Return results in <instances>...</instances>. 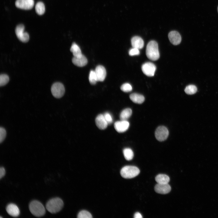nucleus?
Wrapping results in <instances>:
<instances>
[{
    "label": "nucleus",
    "mask_w": 218,
    "mask_h": 218,
    "mask_svg": "<svg viewBox=\"0 0 218 218\" xmlns=\"http://www.w3.org/2000/svg\"><path fill=\"white\" fill-rule=\"evenodd\" d=\"M5 168L1 167L0 168V178L1 179L5 175Z\"/></svg>",
    "instance_id": "obj_32"
},
{
    "label": "nucleus",
    "mask_w": 218,
    "mask_h": 218,
    "mask_svg": "<svg viewBox=\"0 0 218 218\" xmlns=\"http://www.w3.org/2000/svg\"><path fill=\"white\" fill-rule=\"evenodd\" d=\"M72 62L75 65L82 67L87 64L88 60L86 58L83 54L80 57H74L72 59Z\"/></svg>",
    "instance_id": "obj_16"
},
{
    "label": "nucleus",
    "mask_w": 218,
    "mask_h": 218,
    "mask_svg": "<svg viewBox=\"0 0 218 218\" xmlns=\"http://www.w3.org/2000/svg\"><path fill=\"white\" fill-rule=\"evenodd\" d=\"M140 53L139 49L134 48L130 49L129 51V54L131 56L138 55Z\"/></svg>",
    "instance_id": "obj_31"
},
{
    "label": "nucleus",
    "mask_w": 218,
    "mask_h": 218,
    "mask_svg": "<svg viewBox=\"0 0 218 218\" xmlns=\"http://www.w3.org/2000/svg\"><path fill=\"white\" fill-rule=\"evenodd\" d=\"M70 51L72 53L74 57H80L83 55L80 47L75 43H72L70 48Z\"/></svg>",
    "instance_id": "obj_19"
},
{
    "label": "nucleus",
    "mask_w": 218,
    "mask_h": 218,
    "mask_svg": "<svg viewBox=\"0 0 218 218\" xmlns=\"http://www.w3.org/2000/svg\"><path fill=\"white\" fill-rule=\"evenodd\" d=\"M98 81H104L106 76V71L105 68L101 65L97 66L94 70Z\"/></svg>",
    "instance_id": "obj_13"
},
{
    "label": "nucleus",
    "mask_w": 218,
    "mask_h": 218,
    "mask_svg": "<svg viewBox=\"0 0 218 218\" xmlns=\"http://www.w3.org/2000/svg\"><path fill=\"white\" fill-rule=\"evenodd\" d=\"M197 90V87L193 85H190L187 86L184 91L188 94H193L195 93Z\"/></svg>",
    "instance_id": "obj_24"
},
{
    "label": "nucleus",
    "mask_w": 218,
    "mask_h": 218,
    "mask_svg": "<svg viewBox=\"0 0 218 218\" xmlns=\"http://www.w3.org/2000/svg\"><path fill=\"white\" fill-rule=\"evenodd\" d=\"M140 172V170L137 167L132 166H126L121 169L120 173L123 177L130 179L137 176Z\"/></svg>",
    "instance_id": "obj_4"
},
{
    "label": "nucleus",
    "mask_w": 218,
    "mask_h": 218,
    "mask_svg": "<svg viewBox=\"0 0 218 218\" xmlns=\"http://www.w3.org/2000/svg\"><path fill=\"white\" fill-rule=\"evenodd\" d=\"M64 205L62 200L59 198L55 197L50 199L47 202L46 207L47 210L52 213L59 212Z\"/></svg>",
    "instance_id": "obj_2"
},
{
    "label": "nucleus",
    "mask_w": 218,
    "mask_h": 218,
    "mask_svg": "<svg viewBox=\"0 0 218 218\" xmlns=\"http://www.w3.org/2000/svg\"><path fill=\"white\" fill-rule=\"evenodd\" d=\"M131 44L133 48L138 49H142L144 46V42L142 39L138 36L133 37L131 39Z\"/></svg>",
    "instance_id": "obj_17"
},
{
    "label": "nucleus",
    "mask_w": 218,
    "mask_h": 218,
    "mask_svg": "<svg viewBox=\"0 0 218 218\" xmlns=\"http://www.w3.org/2000/svg\"><path fill=\"white\" fill-rule=\"evenodd\" d=\"M34 4V0H17L15 2L17 8L25 10L31 9Z\"/></svg>",
    "instance_id": "obj_9"
},
{
    "label": "nucleus",
    "mask_w": 218,
    "mask_h": 218,
    "mask_svg": "<svg viewBox=\"0 0 218 218\" xmlns=\"http://www.w3.org/2000/svg\"><path fill=\"white\" fill-rule=\"evenodd\" d=\"M156 66L150 62H146L143 64L141 67L143 73L147 76H154L156 70Z\"/></svg>",
    "instance_id": "obj_8"
},
{
    "label": "nucleus",
    "mask_w": 218,
    "mask_h": 218,
    "mask_svg": "<svg viewBox=\"0 0 218 218\" xmlns=\"http://www.w3.org/2000/svg\"><path fill=\"white\" fill-rule=\"evenodd\" d=\"M6 134L5 129L3 127L0 128V143H2L5 139Z\"/></svg>",
    "instance_id": "obj_30"
},
{
    "label": "nucleus",
    "mask_w": 218,
    "mask_h": 218,
    "mask_svg": "<svg viewBox=\"0 0 218 218\" xmlns=\"http://www.w3.org/2000/svg\"><path fill=\"white\" fill-rule=\"evenodd\" d=\"M6 210L10 215L14 217H17L20 214V210L18 207L13 203L8 204L6 206Z\"/></svg>",
    "instance_id": "obj_14"
},
{
    "label": "nucleus",
    "mask_w": 218,
    "mask_h": 218,
    "mask_svg": "<svg viewBox=\"0 0 218 218\" xmlns=\"http://www.w3.org/2000/svg\"><path fill=\"white\" fill-rule=\"evenodd\" d=\"M29 210L31 213L36 217H41L44 215L45 210L43 204L40 202L33 200L29 205Z\"/></svg>",
    "instance_id": "obj_3"
},
{
    "label": "nucleus",
    "mask_w": 218,
    "mask_h": 218,
    "mask_svg": "<svg viewBox=\"0 0 218 218\" xmlns=\"http://www.w3.org/2000/svg\"><path fill=\"white\" fill-rule=\"evenodd\" d=\"M168 37L170 42L174 45H178L181 42V36L177 31H171L168 35Z\"/></svg>",
    "instance_id": "obj_11"
},
{
    "label": "nucleus",
    "mask_w": 218,
    "mask_h": 218,
    "mask_svg": "<svg viewBox=\"0 0 218 218\" xmlns=\"http://www.w3.org/2000/svg\"><path fill=\"white\" fill-rule=\"evenodd\" d=\"M9 81L8 76L5 74H2L0 75V86L5 85Z\"/></svg>",
    "instance_id": "obj_27"
},
{
    "label": "nucleus",
    "mask_w": 218,
    "mask_h": 218,
    "mask_svg": "<svg viewBox=\"0 0 218 218\" xmlns=\"http://www.w3.org/2000/svg\"><path fill=\"white\" fill-rule=\"evenodd\" d=\"M36 12L39 15L43 14L45 12V8L44 3L41 2H38L35 6Z\"/></svg>",
    "instance_id": "obj_22"
},
{
    "label": "nucleus",
    "mask_w": 218,
    "mask_h": 218,
    "mask_svg": "<svg viewBox=\"0 0 218 218\" xmlns=\"http://www.w3.org/2000/svg\"><path fill=\"white\" fill-rule=\"evenodd\" d=\"M171 188L168 183L160 184L157 183L155 186L154 190L157 193L166 194L170 192Z\"/></svg>",
    "instance_id": "obj_12"
},
{
    "label": "nucleus",
    "mask_w": 218,
    "mask_h": 218,
    "mask_svg": "<svg viewBox=\"0 0 218 218\" xmlns=\"http://www.w3.org/2000/svg\"><path fill=\"white\" fill-rule=\"evenodd\" d=\"M51 91L52 95L55 97L60 98L64 95L65 88L64 85L61 83L57 82L52 84Z\"/></svg>",
    "instance_id": "obj_5"
},
{
    "label": "nucleus",
    "mask_w": 218,
    "mask_h": 218,
    "mask_svg": "<svg viewBox=\"0 0 218 218\" xmlns=\"http://www.w3.org/2000/svg\"><path fill=\"white\" fill-rule=\"evenodd\" d=\"M24 26L22 24L18 25L15 29L16 35L21 41L23 42H27L29 39V36L26 32H24Z\"/></svg>",
    "instance_id": "obj_7"
},
{
    "label": "nucleus",
    "mask_w": 218,
    "mask_h": 218,
    "mask_svg": "<svg viewBox=\"0 0 218 218\" xmlns=\"http://www.w3.org/2000/svg\"><path fill=\"white\" fill-rule=\"evenodd\" d=\"M217 11H218V7H217Z\"/></svg>",
    "instance_id": "obj_34"
},
{
    "label": "nucleus",
    "mask_w": 218,
    "mask_h": 218,
    "mask_svg": "<svg viewBox=\"0 0 218 218\" xmlns=\"http://www.w3.org/2000/svg\"><path fill=\"white\" fill-rule=\"evenodd\" d=\"M168 129L164 126L158 127L155 131V136L156 139L159 141H162L166 140L169 135Z\"/></svg>",
    "instance_id": "obj_6"
},
{
    "label": "nucleus",
    "mask_w": 218,
    "mask_h": 218,
    "mask_svg": "<svg viewBox=\"0 0 218 218\" xmlns=\"http://www.w3.org/2000/svg\"><path fill=\"white\" fill-rule=\"evenodd\" d=\"M129 125V122L127 121L121 120L114 123V127L117 132L123 133L128 129Z\"/></svg>",
    "instance_id": "obj_10"
},
{
    "label": "nucleus",
    "mask_w": 218,
    "mask_h": 218,
    "mask_svg": "<svg viewBox=\"0 0 218 218\" xmlns=\"http://www.w3.org/2000/svg\"><path fill=\"white\" fill-rule=\"evenodd\" d=\"M77 217L78 218H91L92 217L91 214L89 212L83 210L79 212L78 215Z\"/></svg>",
    "instance_id": "obj_26"
},
{
    "label": "nucleus",
    "mask_w": 218,
    "mask_h": 218,
    "mask_svg": "<svg viewBox=\"0 0 218 218\" xmlns=\"http://www.w3.org/2000/svg\"><path fill=\"white\" fill-rule=\"evenodd\" d=\"M130 98L133 102L138 104L142 103L145 100L144 97L143 95L136 93L130 94Z\"/></svg>",
    "instance_id": "obj_18"
},
{
    "label": "nucleus",
    "mask_w": 218,
    "mask_h": 218,
    "mask_svg": "<svg viewBox=\"0 0 218 218\" xmlns=\"http://www.w3.org/2000/svg\"><path fill=\"white\" fill-rule=\"evenodd\" d=\"M89 80L91 84H95L98 81L94 71L92 70L90 71L89 76Z\"/></svg>",
    "instance_id": "obj_25"
},
{
    "label": "nucleus",
    "mask_w": 218,
    "mask_h": 218,
    "mask_svg": "<svg viewBox=\"0 0 218 218\" xmlns=\"http://www.w3.org/2000/svg\"><path fill=\"white\" fill-rule=\"evenodd\" d=\"M132 111L130 108H127L123 110L121 113L120 118L121 120L127 121L131 116Z\"/></svg>",
    "instance_id": "obj_21"
},
{
    "label": "nucleus",
    "mask_w": 218,
    "mask_h": 218,
    "mask_svg": "<svg viewBox=\"0 0 218 218\" xmlns=\"http://www.w3.org/2000/svg\"><path fill=\"white\" fill-rule=\"evenodd\" d=\"M104 117L108 125L111 124L113 121L112 117L110 114L106 112L103 114Z\"/></svg>",
    "instance_id": "obj_29"
},
{
    "label": "nucleus",
    "mask_w": 218,
    "mask_h": 218,
    "mask_svg": "<svg viewBox=\"0 0 218 218\" xmlns=\"http://www.w3.org/2000/svg\"><path fill=\"white\" fill-rule=\"evenodd\" d=\"M146 55L147 57L152 61H156L160 57L157 43L155 41H151L147 45Z\"/></svg>",
    "instance_id": "obj_1"
},
{
    "label": "nucleus",
    "mask_w": 218,
    "mask_h": 218,
    "mask_svg": "<svg viewBox=\"0 0 218 218\" xmlns=\"http://www.w3.org/2000/svg\"><path fill=\"white\" fill-rule=\"evenodd\" d=\"M123 153L125 159L127 160H131L134 157V153L130 148H125L123 150Z\"/></svg>",
    "instance_id": "obj_23"
},
{
    "label": "nucleus",
    "mask_w": 218,
    "mask_h": 218,
    "mask_svg": "<svg viewBox=\"0 0 218 218\" xmlns=\"http://www.w3.org/2000/svg\"><path fill=\"white\" fill-rule=\"evenodd\" d=\"M95 121L97 127L101 130L105 129L108 125L102 114H99L97 115L95 118Z\"/></svg>",
    "instance_id": "obj_15"
},
{
    "label": "nucleus",
    "mask_w": 218,
    "mask_h": 218,
    "mask_svg": "<svg viewBox=\"0 0 218 218\" xmlns=\"http://www.w3.org/2000/svg\"><path fill=\"white\" fill-rule=\"evenodd\" d=\"M134 218H142L141 214L139 212L136 213L134 215Z\"/></svg>",
    "instance_id": "obj_33"
},
{
    "label": "nucleus",
    "mask_w": 218,
    "mask_h": 218,
    "mask_svg": "<svg viewBox=\"0 0 218 218\" xmlns=\"http://www.w3.org/2000/svg\"><path fill=\"white\" fill-rule=\"evenodd\" d=\"M155 180L158 183L166 184L169 182L170 179L167 175L164 174H159L155 177Z\"/></svg>",
    "instance_id": "obj_20"
},
{
    "label": "nucleus",
    "mask_w": 218,
    "mask_h": 218,
    "mask_svg": "<svg viewBox=\"0 0 218 218\" xmlns=\"http://www.w3.org/2000/svg\"><path fill=\"white\" fill-rule=\"evenodd\" d=\"M121 89L124 92H127L131 91L132 88L130 84L128 83H125L121 86Z\"/></svg>",
    "instance_id": "obj_28"
}]
</instances>
